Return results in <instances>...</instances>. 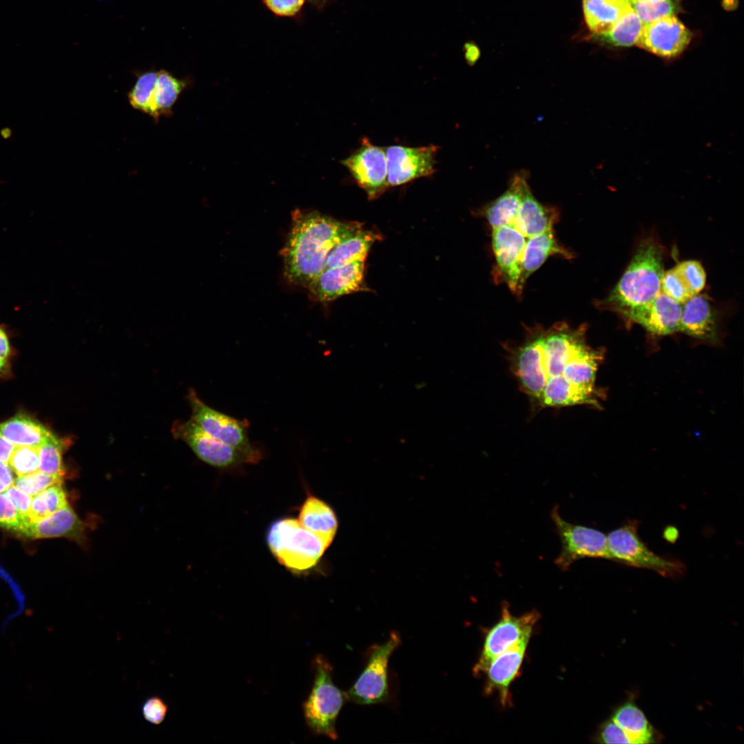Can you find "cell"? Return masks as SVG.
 Masks as SVG:
<instances>
[{
    "label": "cell",
    "instance_id": "obj_50",
    "mask_svg": "<svg viewBox=\"0 0 744 744\" xmlns=\"http://www.w3.org/2000/svg\"><path fill=\"white\" fill-rule=\"evenodd\" d=\"M659 1V0H629L630 3H633V2H645V1L652 2V1Z\"/></svg>",
    "mask_w": 744,
    "mask_h": 744
},
{
    "label": "cell",
    "instance_id": "obj_37",
    "mask_svg": "<svg viewBox=\"0 0 744 744\" xmlns=\"http://www.w3.org/2000/svg\"><path fill=\"white\" fill-rule=\"evenodd\" d=\"M63 484V477L37 471L14 479V486L23 493L34 497L46 488Z\"/></svg>",
    "mask_w": 744,
    "mask_h": 744
},
{
    "label": "cell",
    "instance_id": "obj_34",
    "mask_svg": "<svg viewBox=\"0 0 744 744\" xmlns=\"http://www.w3.org/2000/svg\"><path fill=\"white\" fill-rule=\"evenodd\" d=\"M673 269L692 296L699 294L705 287L706 274L699 261L684 260L679 262Z\"/></svg>",
    "mask_w": 744,
    "mask_h": 744
},
{
    "label": "cell",
    "instance_id": "obj_9",
    "mask_svg": "<svg viewBox=\"0 0 744 744\" xmlns=\"http://www.w3.org/2000/svg\"><path fill=\"white\" fill-rule=\"evenodd\" d=\"M550 516L561 543L560 553L554 561L561 570L567 571L575 561L582 558L610 559L604 533L566 521L559 515L557 505L552 509Z\"/></svg>",
    "mask_w": 744,
    "mask_h": 744
},
{
    "label": "cell",
    "instance_id": "obj_32",
    "mask_svg": "<svg viewBox=\"0 0 744 744\" xmlns=\"http://www.w3.org/2000/svg\"><path fill=\"white\" fill-rule=\"evenodd\" d=\"M643 25L632 8L603 36L608 42L614 45L630 46L636 43Z\"/></svg>",
    "mask_w": 744,
    "mask_h": 744
},
{
    "label": "cell",
    "instance_id": "obj_4",
    "mask_svg": "<svg viewBox=\"0 0 744 744\" xmlns=\"http://www.w3.org/2000/svg\"><path fill=\"white\" fill-rule=\"evenodd\" d=\"M267 542L276 560L296 573L316 566L329 547L293 518L274 521L268 530Z\"/></svg>",
    "mask_w": 744,
    "mask_h": 744
},
{
    "label": "cell",
    "instance_id": "obj_1",
    "mask_svg": "<svg viewBox=\"0 0 744 744\" xmlns=\"http://www.w3.org/2000/svg\"><path fill=\"white\" fill-rule=\"evenodd\" d=\"M524 327L520 342L502 346L533 412L575 406L601 409L605 395L596 378L605 351L588 343L586 325L573 328L559 322L548 328Z\"/></svg>",
    "mask_w": 744,
    "mask_h": 744
},
{
    "label": "cell",
    "instance_id": "obj_15",
    "mask_svg": "<svg viewBox=\"0 0 744 744\" xmlns=\"http://www.w3.org/2000/svg\"><path fill=\"white\" fill-rule=\"evenodd\" d=\"M692 39L690 31L675 15L645 23L636 45L655 55L673 58L681 54Z\"/></svg>",
    "mask_w": 744,
    "mask_h": 744
},
{
    "label": "cell",
    "instance_id": "obj_46",
    "mask_svg": "<svg viewBox=\"0 0 744 744\" xmlns=\"http://www.w3.org/2000/svg\"><path fill=\"white\" fill-rule=\"evenodd\" d=\"M0 480L9 487L12 486L14 482L11 468L8 464L1 461H0Z\"/></svg>",
    "mask_w": 744,
    "mask_h": 744
},
{
    "label": "cell",
    "instance_id": "obj_33",
    "mask_svg": "<svg viewBox=\"0 0 744 744\" xmlns=\"http://www.w3.org/2000/svg\"><path fill=\"white\" fill-rule=\"evenodd\" d=\"M64 441L54 434L39 446V471L63 477L65 469L63 462Z\"/></svg>",
    "mask_w": 744,
    "mask_h": 744
},
{
    "label": "cell",
    "instance_id": "obj_17",
    "mask_svg": "<svg viewBox=\"0 0 744 744\" xmlns=\"http://www.w3.org/2000/svg\"><path fill=\"white\" fill-rule=\"evenodd\" d=\"M530 637V636L524 637L496 657L485 672L486 694L497 692L503 706L508 705L510 701L509 687L519 672Z\"/></svg>",
    "mask_w": 744,
    "mask_h": 744
},
{
    "label": "cell",
    "instance_id": "obj_3",
    "mask_svg": "<svg viewBox=\"0 0 744 744\" xmlns=\"http://www.w3.org/2000/svg\"><path fill=\"white\" fill-rule=\"evenodd\" d=\"M663 272L661 247L651 239L644 240L610 294L598 303L600 308L626 318L659 293Z\"/></svg>",
    "mask_w": 744,
    "mask_h": 744
},
{
    "label": "cell",
    "instance_id": "obj_12",
    "mask_svg": "<svg viewBox=\"0 0 744 744\" xmlns=\"http://www.w3.org/2000/svg\"><path fill=\"white\" fill-rule=\"evenodd\" d=\"M341 163L369 199L377 198L389 187L385 149L366 138H362L360 146Z\"/></svg>",
    "mask_w": 744,
    "mask_h": 744
},
{
    "label": "cell",
    "instance_id": "obj_25",
    "mask_svg": "<svg viewBox=\"0 0 744 744\" xmlns=\"http://www.w3.org/2000/svg\"><path fill=\"white\" fill-rule=\"evenodd\" d=\"M610 719L626 734L630 744L652 743L658 738L655 729L633 701L618 706Z\"/></svg>",
    "mask_w": 744,
    "mask_h": 744
},
{
    "label": "cell",
    "instance_id": "obj_8",
    "mask_svg": "<svg viewBox=\"0 0 744 744\" xmlns=\"http://www.w3.org/2000/svg\"><path fill=\"white\" fill-rule=\"evenodd\" d=\"M400 643V634L393 631L386 642L371 648L364 670L345 692L347 701L359 705H371L388 700V663L391 654Z\"/></svg>",
    "mask_w": 744,
    "mask_h": 744
},
{
    "label": "cell",
    "instance_id": "obj_44",
    "mask_svg": "<svg viewBox=\"0 0 744 744\" xmlns=\"http://www.w3.org/2000/svg\"><path fill=\"white\" fill-rule=\"evenodd\" d=\"M17 446L7 440L0 431V461L8 464Z\"/></svg>",
    "mask_w": 744,
    "mask_h": 744
},
{
    "label": "cell",
    "instance_id": "obj_2",
    "mask_svg": "<svg viewBox=\"0 0 744 744\" xmlns=\"http://www.w3.org/2000/svg\"><path fill=\"white\" fill-rule=\"evenodd\" d=\"M361 227L358 223L340 222L317 211L294 210L282 250L287 280L308 289L325 269L331 249Z\"/></svg>",
    "mask_w": 744,
    "mask_h": 744
},
{
    "label": "cell",
    "instance_id": "obj_49",
    "mask_svg": "<svg viewBox=\"0 0 744 744\" xmlns=\"http://www.w3.org/2000/svg\"><path fill=\"white\" fill-rule=\"evenodd\" d=\"M8 363L6 359L0 358V373L6 370Z\"/></svg>",
    "mask_w": 744,
    "mask_h": 744
},
{
    "label": "cell",
    "instance_id": "obj_11",
    "mask_svg": "<svg viewBox=\"0 0 744 744\" xmlns=\"http://www.w3.org/2000/svg\"><path fill=\"white\" fill-rule=\"evenodd\" d=\"M502 606L501 619L486 635L479 658L473 668L475 675L485 673L496 657L524 637L530 636L539 617V614L535 610L515 617L510 614L508 603L504 602Z\"/></svg>",
    "mask_w": 744,
    "mask_h": 744
},
{
    "label": "cell",
    "instance_id": "obj_45",
    "mask_svg": "<svg viewBox=\"0 0 744 744\" xmlns=\"http://www.w3.org/2000/svg\"><path fill=\"white\" fill-rule=\"evenodd\" d=\"M10 354V345L8 335L0 325V358L6 359Z\"/></svg>",
    "mask_w": 744,
    "mask_h": 744
},
{
    "label": "cell",
    "instance_id": "obj_18",
    "mask_svg": "<svg viewBox=\"0 0 744 744\" xmlns=\"http://www.w3.org/2000/svg\"><path fill=\"white\" fill-rule=\"evenodd\" d=\"M682 304L662 291L648 304L630 313L626 319L652 334L664 336L679 331Z\"/></svg>",
    "mask_w": 744,
    "mask_h": 744
},
{
    "label": "cell",
    "instance_id": "obj_7",
    "mask_svg": "<svg viewBox=\"0 0 744 744\" xmlns=\"http://www.w3.org/2000/svg\"><path fill=\"white\" fill-rule=\"evenodd\" d=\"M187 400L192 410V419L205 432L243 453L252 464L260 461L262 453L249 438L247 420L235 418L209 406L193 389L189 390Z\"/></svg>",
    "mask_w": 744,
    "mask_h": 744
},
{
    "label": "cell",
    "instance_id": "obj_35",
    "mask_svg": "<svg viewBox=\"0 0 744 744\" xmlns=\"http://www.w3.org/2000/svg\"><path fill=\"white\" fill-rule=\"evenodd\" d=\"M630 4L644 24L665 16L674 15L680 7L677 0L633 2Z\"/></svg>",
    "mask_w": 744,
    "mask_h": 744
},
{
    "label": "cell",
    "instance_id": "obj_22",
    "mask_svg": "<svg viewBox=\"0 0 744 744\" xmlns=\"http://www.w3.org/2000/svg\"><path fill=\"white\" fill-rule=\"evenodd\" d=\"M528 173L521 170L510 178L507 189L482 209V215L491 229L507 225L516 217L526 188Z\"/></svg>",
    "mask_w": 744,
    "mask_h": 744
},
{
    "label": "cell",
    "instance_id": "obj_23",
    "mask_svg": "<svg viewBox=\"0 0 744 744\" xmlns=\"http://www.w3.org/2000/svg\"><path fill=\"white\" fill-rule=\"evenodd\" d=\"M558 217L557 208L541 204L534 196L528 186L516 217L508 224L513 225L528 240L552 229Z\"/></svg>",
    "mask_w": 744,
    "mask_h": 744
},
{
    "label": "cell",
    "instance_id": "obj_26",
    "mask_svg": "<svg viewBox=\"0 0 744 744\" xmlns=\"http://www.w3.org/2000/svg\"><path fill=\"white\" fill-rule=\"evenodd\" d=\"M586 23L594 34H605L632 8L629 0H582Z\"/></svg>",
    "mask_w": 744,
    "mask_h": 744
},
{
    "label": "cell",
    "instance_id": "obj_13",
    "mask_svg": "<svg viewBox=\"0 0 744 744\" xmlns=\"http://www.w3.org/2000/svg\"><path fill=\"white\" fill-rule=\"evenodd\" d=\"M385 149L389 187L408 183L430 176L435 172L438 147L434 145L421 147L390 145Z\"/></svg>",
    "mask_w": 744,
    "mask_h": 744
},
{
    "label": "cell",
    "instance_id": "obj_10",
    "mask_svg": "<svg viewBox=\"0 0 744 744\" xmlns=\"http://www.w3.org/2000/svg\"><path fill=\"white\" fill-rule=\"evenodd\" d=\"M172 432L185 442L198 458L215 468L227 469L252 464L243 453L212 437L192 418L176 421Z\"/></svg>",
    "mask_w": 744,
    "mask_h": 744
},
{
    "label": "cell",
    "instance_id": "obj_29",
    "mask_svg": "<svg viewBox=\"0 0 744 744\" xmlns=\"http://www.w3.org/2000/svg\"><path fill=\"white\" fill-rule=\"evenodd\" d=\"M187 85V81L177 79L166 70L157 72L154 103L159 118L172 114L174 105Z\"/></svg>",
    "mask_w": 744,
    "mask_h": 744
},
{
    "label": "cell",
    "instance_id": "obj_6",
    "mask_svg": "<svg viewBox=\"0 0 744 744\" xmlns=\"http://www.w3.org/2000/svg\"><path fill=\"white\" fill-rule=\"evenodd\" d=\"M637 524L628 523L611 531L608 537L610 559L630 566L649 569L665 577L678 578L685 566L679 561L656 555L641 541Z\"/></svg>",
    "mask_w": 744,
    "mask_h": 744
},
{
    "label": "cell",
    "instance_id": "obj_19",
    "mask_svg": "<svg viewBox=\"0 0 744 744\" xmlns=\"http://www.w3.org/2000/svg\"><path fill=\"white\" fill-rule=\"evenodd\" d=\"M85 530V524L68 504L39 521H27L18 535L32 539L65 537L83 545L86 541Z\"/></svg>",
    "mask_w": 744,
    "mask_h": 744
},
{
    "label": "cell",
    "instance_id": "obj_20",
    "mask_svg": "<svg viewBox=\"0 0 744 744\" xmlns=\"http://www.w3.org/2000/svg\"><path fill=\"white\" fill-rule=\"evenodd\" d=\"M679 331L704 342H718L716 313L705 295H694L682 304Z\"/></svg>",
    "mask_w": 744,
    "mask_h": 744
},
{
    "label": "cell",
    "instance_id": "obj_27",
    "mask_svg": "<svg viewBox=\"0 0 744 744\" xmlns=\"http://www.w3.org/2000/svg\"><path fill=\"white\" fill-rule=\"evenodd\" d=\"M379 238V235L375 232L361 227L331 249L327 258L325 268L364 261L370 248Z\"/></svg>",
    "mask_w": 744,
    "mask_h": 744
},
{
    "label": "cell",
    "instance_id": "obj_24",
    "mask_svg": "<svg viewBox=\"0 0 744 744\" xmlns=\"http://www.w3.org/2000/svg\"><path fill=\"white\" fill-rule=\"evenodd\" d=\"M297 519L329 546L335 535L338 521L333 510L324 502L308 495L299 508Z\"/></svg>",
    "mask_w": 744,
    "mask_h": 744
},
{
    "label": "cell",
    "instance_id": "obj_41",
    "mask_svg": "<svg viewBox=\"0 0 744 744\" xmlns=\"http://www.w3.org/2000/svg\"><path fill=\"white\" fill-rule=\"evenodd\" d=\"M167 709V705L161 698L152 696L144 702L142 713L147 721L158 725L164 721Z\"/></svg>",
    "mask_w": 744,
    "mask_h": 744
},
{
    "label": "cell",
    "instance_id": "obj_5",
    "mask_svg": "<svg viewBox=\"0 0 744 744\" xmlns=\"http://www.w3.org/2000/svg\"><path fill=\"white\" fill-rule=\"evenodd\" d=\"M314 679L311 692L303 703L306 724L316 735L338 738L336 720L345 701L346 693L333 681V668L322 654L312 661Z\"/></svg>",
    "mask_w": 744,
    "mask_h": 744
},
{
    "label": "cell",
    "instance_id": "obj_30",
    "mask_svg": "<svg viewBox=\"0 0 744 744\" xmlns=\"http://www.w3.org/2000/svg\"><path fill=\"white\" fill-rule=\"evenodd\" d=\"M62 484L52 486L33 497L28 521H39L68 504Z\"/></svg>",
    "mask_w": 744,
    "mask_h": 744
},
{
    "label": "cell",
    "instance_id": "obj_28",
    "mask_svg": "<svg viewBox=\"0 0 744 744\" xmlns=\"http://www.w3.org/2000/svg\"><path fill=\"white\" fill-rule=\"evenodd\" d=\"M0 431L17 446H39L53 435L37 420L21 413L0 424Z\"/></svg>",
    "mask_w": 744,
    "mask_h": 744
},
{
    "label": "cell",
    "instance_id": "obj_43",
    "mask_svg": "<svg viewBox=\"0 0 744 744\" xmlns=\"http://www.w3.org/2000/svg\"><path fill=\"white\" fill-rule=\"evenodd\" d=\"M305 0H264L268 8L279 16L295 15L302 8Z\"/></svg>",
    "mask_w": 744,
    "mask_h": 744
},
{
    "label": "cell",
    "instance_id": "obj_36",
    "mask_svg": "<svg viewBox=\"0 0 744 744\" xmlns=\"http://www.w3.org/2000/svg\"><path fill=\"white\" fill-rule=\"evenodd\" d=\"M39 446H18L8 464L17 476H23L39 471Z\"/></svg>",
    "mask_w": 744,
    "mask_h": 744
},
{
    "label": "cell",
    "instance_id": "obj_38",
    "mask_svg": "<svg viewBox=\"0 0 744 744\" xmlns=\"http://www.w3.org/2000/svg\"><path fill=\"white\" fill-rule=\"evenodd\" d=\"M661 291L682 304L692 297L673 268L664 271L661 280Z\"/></svg>",
    "mask_w": 744,
    "mask_h": 744
},
{
    "label": "cell",
    "instance_id": "obj_14",
    "mask_svg": "<svg viewBox=\"0 0 744 744\" xmlns=\"http://www.w3.org/2000/svg\"><path fill=\"white\" fill-rule=\"evenodd\" d=\"M491 230L492 248L495 259V280L505 283L517 295L521 258L527 239L510 224Z\"/></svg>",
    "mask_w": 744,
    "mask_h": 744
},
{
    "label": "cell",
    "instance_id": "obj_42",
    "mask_svg": "<svg viewBox=\"0 0 744 744\" xmlns=\"http://www.w3.org/2000/svg\"><path fill=\"white\" fill-rule=\"evenodd\" d=\"M3 494L15 506L20 515L27 520L33 497L20 490L14 485L9 487Z\"/></svg>",
    "mask_w": 744,
    "mask_h": 744
},
{
    "label": "cell",
    "instance_id": "obj_39",
    "mask_svg": "<svg viewBox=\"0 0 744 744\" xmlns=\"http://www.w3.org/2000/svg\"><path fill=\"white\" fill-rule=\"evenodd\" d=\"M26 522L15 506L0 493V526L18 534Z\"/></svg>",
    "mask_w": 744,
    "mask_h": 744
},
{
    "label": "cell",
    "instance_id": "obj_48",
    "mask_svg": "<svg viewBox=\"0 0 744 744\" xmlns=\"http://www.w3.org/2000/svg\"><path fill=\"white\" fill-rule=\"evenodd\" d=\"M318 8H323L331 0H309Z\"/></svg>",
    "mask_w": 744,
    "mask_h": 744
},
{
    "label": "cell",
    "instance_id": "obj_21",
    "mask_svg": "<svg viewBox=\"0 0 744 744\" xmlns=\"http://www.w3.org/2000/svg\"><path fill=\"white\" fill-rule=\"evenodd\" d=\"M553 255H559L566 259L573 258L572 252L557 242L553 234V229L527 240L521 258L517 296L522 293L525 282L528 277Z\"/></svg>",
    "mask_w": 744,
    "mask_h": 744
},
{
    "label": "cell",
    "instance_id": "obj_31",
    "mask_svg": "<svg viewBox=\"0 0 744 744\" xmlns=\"http://www.w3.org/2000/svg\"><path fill=\"white\" fill-rule=\"evenodd\" d=\"M157 72L147 71L137 76L136 81L128 93L131 106L153 118L156 122L159 119L154 103V92Z\"/></svg>",
    "mask_w": 744,
    "mask_h": 744
},
{
    "label": "cell",
    "instance_id": "obj_16",
    "mask_svg": "<svg viewBox=\"0 0 744 744\" xmlns=\"http://www.w3.org/2000/svg\"><path fill=\"white\" fill-rule=\"evenodd\" d=\"M364 261L325 268L308 289L313 300L332 301L344 295L368 290L364 282Z\"/></svg>",
    "mask_w": 744,
    "mask_h": 744
},
{
    "label": "cell",
    "instance_id": "obj_47",
    "mask_svg": "<svg viewBox=\"0 0 744 744\" xmlns=\"http://www.w3.org/2000/svg\"><path fill=\"white\" fill-rule=\"evenodd\" d=\"M465 56L466 60L469 63H474L479 56V50L477 48L471 43L465 45Z\"/></svg>",
    "mask_w": 744,
    "mask_h": 744
},
{
    "label": "cell",
    "instance_id": "obj_40",
    "mask_svg": "<svg viewBox=\"0 0 744 744\" xmlns=\"http://www.w3.org/2000/svg\"><path fill=\"white\" fill-rule=\"evenodd\" d=\"M597 739L599 743L607 744H630L626 734L612 720L608 719L601 725Z\"/></svg>",
    "mask_w": 744,
    "mask_h": 744
}]
</instances>
